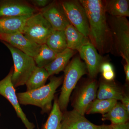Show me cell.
Segmentation results:
<instances>
[{
  "mask_svg": "<svg viewBox=\"0 0 129 129\" xmlns=\"http://www.w3.org/2000/svg\"><path fill=\"white\" fill-rule=\"evenodd\" d=\"M125 73L126 76V80L127 82L129 81V61H125V64L124 66Z\"/></svg>",
  "mask_w": 129,
  "mask_h": 129,
  "instance_id": "obj_31",
  "label": "cell"
},
{
  "mask_svg": "<svg viewBox=\"0 0 129 129\" xmlns=\"http://www.w3.org/2000/svg\"><path fill=\"white\" fill-rule=\"evenodd\" d=\"M30 16L0 18V34H22L26 21Z\"/></svg>",
  "mask_w": 129,
  "mask_h": 129,
  "instance_id": "obj_15",
  "label": "cell"
},
{
  "mask_svg": "<svg viewBox=\"0 0 129 129\" xmlns=\"http://www.w3.org/2000/svg\"><path fill=\"white\" fill-rule=\"evenodd\" d=\"M103 2L106 13H108L111 16L129 17V1L108 0L103 1Z\"/></svg>",
  "mask_w": 129,
  "mask_h": 129,
  "instance_id": "obj_18",
  "label": "cell"
},
{
  "mask_svg": "<svg viewBox=\"0 0 129 129\" xmlns=\"http://www.w3.org/2000/svg\"><path fill=\"white\" fill-rule=\"evenodd\" d=\"M102 76L104 79L107 81H111L114 79L115 73L113 70L108 71L102 73Z\"/></svg>",
  "mask_w": 129,
  "mask_h": 129,
  "instance_id": "obj_28",
  "label": "cell"
},
{
  "mask_svg": "<svg viewBox=\"0 0 129 129\" xmlns=\"http://www.w3.org/2000/svg\"><path fill=\"white\" fill-rule=\"evenodd\" d=\"M13 67L4 79L0 81V95L5 97L10 103L16 111V114L27 129H34L35 125L28 120L19 102L15 87L12 82Z\"/></svg>",
  "mask_w": 129,
  "mask_h": 129,
  "instance_id": "obj_8",
  "label": "cell"
},
{
  "mask_svg": "<svg viewBox=\"0 0 129 129\" xmlns=\"http://www.w3.org/2000/svg\"><path fill=\"white\" fill-rule=\"evenodd\" d=\"M79 1L87 14L90 41L100 53L109 52L113 50L112 39L103 1Z\"/></svg>",
  "mask_w": 129,
  "mask_h": 129,
  "instance_id": "obj_1",
  "label": "cell"
},
{
  "mask_svg": "<svg viewBox=\"0 0 129 129\" xmlns=\"http://www.w3.org/2000/svg\"><path fill=\"white\" fill-rule=\"evenodd\" d=\"M50 76L45 68L37 67L25 83L26 91L36 89L45 85Z\"/></svg>",
  "mask_w": 129,
  "mask_h": 129,
  "instance_id": "obj_21",
  "label": "cell"
},
{
  "mask_svg": "<svg viewBox=\"0 0 129 129\" xmlns=\"http://www.w3.org/2000/svg\"><path fill=\"white\" fill-rule=\"evenodd\" d=\"M97 129H112L111 128V125H98Z\"/></svg>",
  "mask_w": 129,
  "mask_h": 129,
  "instance_id": "obj_32",
  "label": "cell"
},
{
  "mask_svg": "<svg viewBox=\"0 0 129 129\" xmlns=\"http://www.w3.org/2000/svg\"><path fill=\"white\" fill-rule=\"evenodd\" d=\"M75 109L62 112L61 129H97V125L92 123Z\"/></svg>",
  "mask_w": 129,
  "mask_h": 129,
  "instance_id": "obj_14",
  "label": "cell"
},
{
  "mask_svg": "<svg viewBox=\"0 0 129 129\" xmlns=\"http://www.w3.org/2000/svg\"><path fill=\"white\" fill-rule=\"evenodd\" d=\"M129 113L122 103L117 102L108 112L103 115L102 119L111 121L112 124H119L128 122Z\"/></svg>",
  "mask_w": 129,
  "mask_h": 129,
  "instance_id": "obj_20",
  "label": "cell"
},
{
  "mask_svg": "<svg viewBox=\"0 0 129 129\" xmlns=\"http://www.w3.org/2000/svg\"><path fill=\"white\" fill-rule=\"evenodd\" d=\"M60 2L70 23L88 38L89 27L88 18L85 10L79 1H65Z\"/></svg>",
  "mask_w": 129,
  "mask_h": 129,
  "instance_id": "obj_7",
  "label": "cell"
},
{
  "mask_svg": "<svg viewBox=\"0 0 129 129\" xmlns=\"http://www.w3.org/2000/svg\"><path fill=\"white\" fill-rule=\"evenodd\" d=\"M46 44L56 53L58 54L62 52L67 48L64 30H53Z\"/></svg>",
  "mask_w": 129,
  "mask_h": 129,
  "instance_id": "obj_22",
  "label": "cell"
},
{
  "mask_svg": "<svg viewBox=\"0 0 129 129\" xmlns=\"http://www.w3.org/2000/svg\"><path fill=\"white\" fill-rule=\"evenodd\" d=\"M39 11L53 30H64L67 25L70 24L59 2H51Z\"/></svg>",
  "mask_w": 129,
  "mask_h": 129,
  "instance_id": "obj_9",
  "label": "cell"
},
{
  "mask_svg": "<svg viewBox=\"0 0 129 129\" xmlns=\"http://www.w3.org/2000/svg\"><path fill=\"white\" fill-rule=\"evenodd\" d=\"M63 78V76H52L48 84L39 89L17 93L19 104L39 107L42 114L50 112L56 90L62 84Z\"/></svg>",
  "mask_w": 129,
  "mask_h": 129,
  "instance_id": "obj_2",
  "label": "cell"
},
{
  "mask_svg": "<svg viewBox=\"0 0 129 129\" xmlns=\"http://www.w3.org/2000/svg\"><path fill=\"white\" fill-rule=\"evenodd\" d=\"M53 29L39 12L30 16L26 21L23 31L24 35L38 45L46 44Z\"/></svg>",
  "mask_w": 129,
  "mask_h": 129,
  "instance_id": "obj_6",
  "label": "cell"
},
{
  "mask_svg": "<svg viewBox=\"0 0 129 129\" xmlns=\"http://www.w3.org/2000/svg\"><path fill=\"white\" fill-rule=\"evenodd\" d=\"M37 10V8L26 2L0 1V18L31 16L39 12Z\"/></svg>",
  "mask_w": 129,
  "mask_h": 129,
  "instance_id": "obj_10",
  "label": "cell"
},
{
  "mask_svg": "<svg viewBox=\"0 0 129 129\" xmlns=\"http://www.w3.org/2000/svg\"><path fill=\"white\" fill-rule=\"evenodd\" d=\"M74 53V51L68 48L62 52L58 53L54 60L44 68L50 76L57 74L63 71Z\"/></svg>",
  "mask_w": 129,
  "mask_h": 129,
  "instance_id": "obj_16",
  "label": "cell"
},
{
  "mask_svg": "<svg viewBox=\"0 0 129 129\" xmlns=\"http://www.w3.org/2000/svg\"><path fill=\"white\" fill-rule=\"evenodd\" d=\"M113 68L112 65L108 62H103L101 64L100 67L99 71L102 73L104 72H108V71L113 70Z\"/></svg>",
  "mask_w": 129,
  "mask_h": 129,
  "instance_id": "obj_27",
  "label": "cell"
},
{
  "mask_svg": "<svg viewBox=\"0 0 129 129\" xmlns=\"http://www.w3.org/2000/svg\"><path fill=\"white\" fill-rule=\"evenodd\" d=\"M124 94L117 86L106 81L100 84L96 96L97 99H113L118 101H121Z\"/></svg>",
  "mask_w": 129,
  "mask_h": 129,
  "instance_id": "obj_19",
  "label": "cell"
},
{
  "mask_svg": "<svg viewBox=\"0 0 129 129\" xmlns=\"http://www.w3.org/2000/svg\"><path fill=\"white\" fill-rule=\"evenodd\" d=\"M0 116H1V113H0Z\"/></svg>",
  "mask_w": 129,
  "mask_h": 129,
  "instance_id": "obj_33",
  "label": "cell"
},
{
  "mask_svg": "<svg viewBox=\"0 0 129 129\" xmlns=\"http://www.w3.org/2000/svg\"><path fill=\"white\" fill-rule=\"evenodd\" d=\"M112 129H129V123L128 122L119 124H112L111 125Z\"/></svg>",
  "mask_w": 129,
  "mask_h": 129,
  "instance_id": "obj_29",
  "label": "cell"
},
{
  "mask_svg": "<svg viewBox=\"0 0 129 129\" xmlns=\"http://www.w3.org/2000/svg\"><path fill=\"white\" fill-rule=\"evenodd\" d=\"M0 41L7 42L33 58L37 54L41 45L29 39L22 33L0 34Z\"/></svg>",
  "mask_w": 129,
  "mask_h": 129,
  "instance_id": "obj_12",
  "label": "cell"
},
{
  "mask_svg": "<svg viewBox=\"0 0 129 129\" xmlns=\"http://www.w3.org/2000/svg\"><path fill=\"white\" fill-rule=\"evenodd\" d=\"M57 55V53L49 48L46 44H44L41 45L34 58L37 67L45 68L54 60Z\"/></svg>",
  "mask_w": 129,
  "mask_h": 129,
  "instance_id": "obj_24",
  "label": "cell"
},
{
  "mask_svg": "<svg viewBox=\"0 0 129 129\" xmlns=\"http://www.w3.org/2000/svg\"><path fill=\"white\" fill-rule=\"evenodd\" d=\"M78 52L81 58L84 60L90 77L94 78L99 72L103 63L101 55L90 41L81 47Z\"/></svg>",
  "mask_w": 129,
  "mask_h": 129,
  "instance_id": "obj_11",
  "label": "cell"
},
{
  "mask_svg": "<svg viewBox=\"0 0 129 129\" xmlns=\"http://www.w3.org/2000/svg\"><path fill=\"white\" fill-rule=\"evenodd\" d=\"M117 102L113 99H95L88 106L85 113H101L104 115L109 112Z\"/></svg>",
  "mask_w": 129,
  "mask_h": 129,
  "instance_id": "obj_23",
  "label": "cell"
},
{
  "mask_svg": "<svg viewBox=\"0 0 129 129\" xmlns=\"http://www.w3.org/2000/svg\"><path fill=\"white\" fill-rule=\"evenodd\" d=\"M62 115V112L58 106L57 98H55L52 109L46 122L44 124L43 129H61Z\"/></svg>",
  "mask_w": 129,
  "mask_h": 129,
  "instance_id": "obj_25",
  "label": "cell"
},
{
  "mask_svg": "<svg viewBox=\"0 0 129 129\" xmlns=\"http://www.w3.org/2000/svg\"><path fill=\"white\" fill-rule=\"evenodd\" d=\"M113 41V50L129 61V22L125 17L111 16L108 20Z\"/></svg>",
  "mask_w": 129,
  "mask_h": 129,
  "instance_id": "obj_5",
  "label": "cell"
},
{
  "mask_svg": "<svg viewBox=\"0 0 129 129\" xmlns=\"http://www.w3.org/2000/svg\"><path fill=\"white\" fill-rule=\"evenodd\" d=\"M67 40V48L72 50H79L81 47L90 41L88 37H85L77 30L71 24H68L64 30Z\"/></svg>",
  "mask_w": 129,
  "mask_h": 129,
  "instance_id": "obj_17",
  "label": "cell"
},
{
  "mask_svg": "<svg viewBox=\"0 0 129 129\" xmlns=\"http://www.w3.org/2000/svg\"><path fill=\"white\" fill-rule=\"evenodd\" d=\"M8 48L14 62L12 82L16 88L25 85L37 67L34 58L28 55L8 43L1 41Z\"/></svg>",
  "mask_w": 129,
  "mask_h": 129,
  "instance_id": "obj_4",
  "label": "cell"
},
{
  "mask_svg": "<svg viewBox=\"0 0 129 129\" xmlns=\"http://www.w3.org/2000/svg\"><path fill=\"white\" fill-rule=\"evenodd\" d=\"M122 104L124 108L129 113V98L128 96L124 94L121 100Z\"/></svg>",
  "mask_w": 129,
  "mask_h": 129,
  "instance_id": "obj_30",
  "label": "cell"
},
{
  "mask_svg": "<svg viewBox=\"0 0 129 129\" xmlns=\"http://www.w3.org/2000/svg\"><path fill=\"white\" fill-rule=\"evenodd\" d=\"M87 71L85 64L79 57L74 58L64 69L62 87L57 99L58 106L62 112L66 111L72 91Z\"/></svg>",
  "mask_w": 129,
  "mask_h": 129,
  "instance_id": "obj_3",
  "label": "cell"
},
{
  "mask_svg": "<svg viewBox=\"0 0 129 129\" xmlns=\"http://www.w3.org/2000/svg\"><path fill=\"white\" fill-rule=\"evenodd\" d=\"M97 85L96 81L92 80L81 88L73 103L74 109L85 115L88 106L95 99Z\"/></svg>",
  "mask_w": 129,
  "mask_h": 129,
  "instance_id": "obj_13",
  "label": "cell"
},
{
  "mask_svg": "<svg viewBox=\"0 0 129 129\" xmlns=\"http://www.w3.org/2000/svg\"><path fill=\"white\" fill-rule=\"evenodd\" d=\"M31 2L34 7L36 8H40L41 9L46 7L50 3V1L48 0H34Z\"/></svg>",
  "mask_w": 129,
  "mask_h": 129,
  "instance_id": "obj_26",
  "label": "cell"
}]
</instances>
